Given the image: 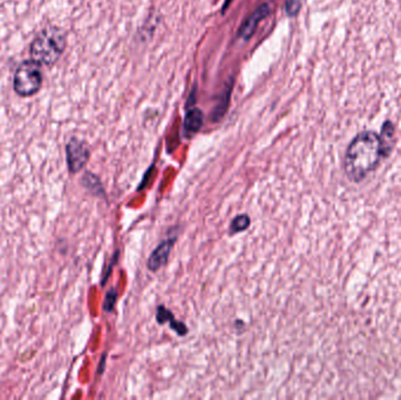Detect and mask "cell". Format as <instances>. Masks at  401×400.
Masks as SVG:
<instances>
[{"label": "cell", "mask_w": 401, "mask_h": 400, "mask_svg": "<svg viewBox=\"0 0 401 400\" xmlns=\"http://www.w3.org/2000/svg\"><path fill=\"white\" fill-rule=\"evenodd\" d=\"M90 152L83 140L72 138L66 145V160L68 169L72 174H77L87 165L90 160Z\"/></svg>", "instance_id": "4"}, {"label": "cell", "mask_w": 401, "mask_h": 400, "mask_svg": "<svg viewBox=\"0 0 401 400\" xmlns=\"http://www.w3.org/2000/svg\"><path fill=\"white\" fill-rule=\"evenodd\" d=\"M67 46L66 34L60 27L48 26L38 32L30 45L31 59L40 66H53Z\"/></svg>", "instance_id": "2"}, {"label": "cell", "mask_w": 401, "mask_h": 400, "mask_svg": "<svg viewBox=\"0 0 401 400\" xmlns=\"http://www.w3.org/2000/svg\"><path fill=\"white\" fill-rule=\"evenodd\" d=\"M249 225H250V218L248 215L243 214V215L236 216L230 225V232L236 234V232H243L248 228Z\"/></svg>", "instance_id": "9"}, {"label": "cell", "mask_w": 401, "mask_h": 400, "mask_svg": "<svg viewBox=\"0 0 401 400\" xmlns=\"http://www.w3.org/2000/svg\"><path fill=\"white\" fill-rule=\"evenodd\" d=\"M301 6H302V0H288L286 6V14L290 17H295L301 10Z\"/></svg>", "instance_id": "10"}, {"label": "cell", "mask_w": 401, "mask_h": 400, "mask_svg": "<svg viewBox=\"0 0 401 400\" xmlns=\"http://www.w3.org/2000/svg\"><path fill=\"white\" fill-rule=\"evenodd\" d=\"M116 297H118V292H116L115 289L108 291L106 294V299H105V304H103V309L106 311L112 310L114 304H115Z\"/></svg>", "instance_id": "11"}, {"label": "cell", "mask_w": 401, "mask_h": 400, "mask_svg": "<svg viewBox=\"0 0 401 400\" xmlns=\"http://www.w3.org/2000/svg\"><path fill=\"white\" fill-rule=\"evenodd\" d=\"M43 71L33 60H24L14 72V90L21 98L36 96L43 86Z\"/></svg>", "instance_id": "3"}, {"label": "cell", "mask_w": 401, "mask_h": 400, "mask_svg": "<svg viewBox=\"0 0 401 400\" xmlns=\"http://www.w3.org/2000/svg\"><path fill=\"white\" fill-rule=\"evenodd\" d=\"M203 125V113L199 108L188 111L184 118V130L189 134L197 133Z\"/></svg>", "instance_id": "7"}, {"label": "cell", "mask_w": 401, "mask_h": 400, "mask_svg": "<svg viewBox=\"0 0 401 400\" xmlns=\"http://www.w3.org/2000/svg\"><path fill=\"white\" fill-rule=\"evenodd\" d=\"M83 183L88 190H90V192L95 194V195L103 193L101 182H100L99 179H98L94 174H92V173H86V174H85V176L83 178Z\"/></svg>", "instance_id": "8"}, {"label": "cell", "mask_w": 401, "mask_h": 400, "mask_svg": "<svg viewBox=\"0 0 401 400\" xmlns=\"http://www.w3.org/2000/svg\"><path fill=\"white\" fill-rule=\"evenodd\" d=\"M270 14V6L268 4H263L250 17L246 19V23L243 24L242 29L239 31V36H242L243 39L249 40L251 38L252 34H255L256 29L259 26L261 21L264 18L268 17Z\"/></svg>", "instance_id": "5"}, {"label": "cell", "mask_w": 401, "mask_h": 400, "mask_svg": "<svg viewBox=\"0 0 401 400\" xmlns=\"http://www.w3.org/2000/svg\"><path fill=\"white\" fill-rule=\"evenodd\" d=\"M172 245H174V240H167L162 242L157 248L152 252L150 260H148V268L152 272H157L160 268H162L163 265H166L170 257V250H172Z\"/></svg>", "instance_id": "6"}, {"label": "cell", "mask_w": 401, "mask_h": 400, "mask_svg": "<svg viewBox=\"0 0 401 400\" xmlns=\"http://www.w3.org/2000/svg\"><path fill=\"white\" fill-rule=\"evenodd\" d=\"M382 160V140L379 133L365 129L348 143L344 156V172L353 183H360L378 168Z\"/></svg>", "instance_id": "1"}, {"label": "cell", "mask_w": 401, "mask_h": 400, "mask_svg": "<svg viewBox=\"0 0 401 400\" xmlns=\"http://www.w3.org/2000/svg\"><path fill=\"white\" fill-rule=\"evenodd\" d=\"M226 6H224V9H226V5H228V4H230V1H231V0H226Z\"/></svg>", "instance_id": "12"}]
</instances>
